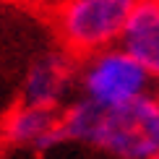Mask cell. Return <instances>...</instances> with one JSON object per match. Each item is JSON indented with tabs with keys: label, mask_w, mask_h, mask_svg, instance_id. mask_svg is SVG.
Here are the masks:
<instances>
[{
	"label": "cell",
	"mask_w": 159,
	"mask_h": 159,
	"mask_svg": "<svg viewBox=\"0 0 159 159\" xmlns=\"http://www.w3.org/2000/svg\"><path fill=\"white\" fill-rule=\"evenodd\" d=\"M76 86L81 99L99 107H112L154 91V78L117 42L84 55V63L76 68Z\"/></svg>",
	"instance_id": "3"
},
{
	"label": "cell",
	"mask_w": 159,
	"mask_h": 159,
	"mask_svg": "<svg viewBox=\"0 0 159 159\" xmlns=\"http://www.w3.org/2000/svg\"><path fill=\"white\" fill-rule=\"evenodd\" d=\"M76 86V63L70 52H47L29 65L21 84V102L60 110Z\"/></svg>",
	"instance_id": "4"
},
{
	"label": "cell",
	"mask_w": 159,
	"mask_h": 159,
	"mask_svg": "<svg viewBox=\"0 0 159 159\" xmlns=\"http://www.w3.org/2000/svg\"><path fill=\"white\" fill-rule=\"evenodd\" d=\"M149 3H159V0H149Z\"/></svg>",
	"instance_id": "7"
},
{
	"label": "cell",
	"mask_w": 159,
	"mask_h": 159,
	"mask_svg": "<svg viewBox=\"0 0 159 159\" xmlns=\"http://www.w3.org/2000/svg\"><path fill=\"white\" fill-rule=\"evenodd\" d=\"M3 141L13 149L29 151H50L65 143L60 128V110L37 107V104L21 102L8 112L3 120Z\"/></svg>",
	"instance_id": "5"
},
{
	"label": "cell",
	"mask_w": 159,
	"mask_h": 159,
	"mask_svg": "<svg viewBox=\"0 0 159 159\" xmlns=\"http://www.w3.org/2000/svg\"><path fill=\"white\" fill-rule=\"evenodd\" d=\"M60 128L65 141L99 149L112 159H159V97L149 91L112 107L78 97L60 107Z\"/></svg>",
	"instance_id": "1"
},
{
	"label": "cell",
	"mask_w": 159,
	"mask_h": 159,
	"mask_svg": "<svg viewBox=\"0 0 159 159\" xmlns=\"http://www.w3.org/2000/svg\"><path fill=\"white\" fill-rule=\"evenodd\" d=\"M138 0H52V24L65 52L89 55L120 42Z\"/></svg>",
	"instance_id": "2"
},
{
	"label": "cell",
	"mask_w": 159,
	"mask_h": 159,
	"mask_svg": "<svg viewBox=\"0 0 159 159\" xmlns=\"http://www.w3.org/2000/svg\"><path fill=\"white\" fill-rule=\"evenodd\" d=\"M120 44L149 70L154 81H159V3L138 0L133 5Z\"/></svg>",
	"instance_id": "6"
}]
</instances>
